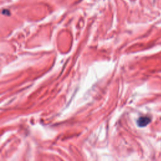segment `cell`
Returning <instances> with one entry per match:
<instances>
[{
  "mask_svg": "<svg viewBox=\"0 0 161 161\" xmlns=\"http://www.w3.org/2000/svg\"><path fill=\"white\" fill-rule=\"evenodd\" d=\"M150 122V119L148 117H140L137 120V125L138 127H145Z\"/></svg>",
  "mask_w": 161,
  "mask_h": 161,
  "instance_id": "obj_1",
  "label": "cell"
}]
</instances>
